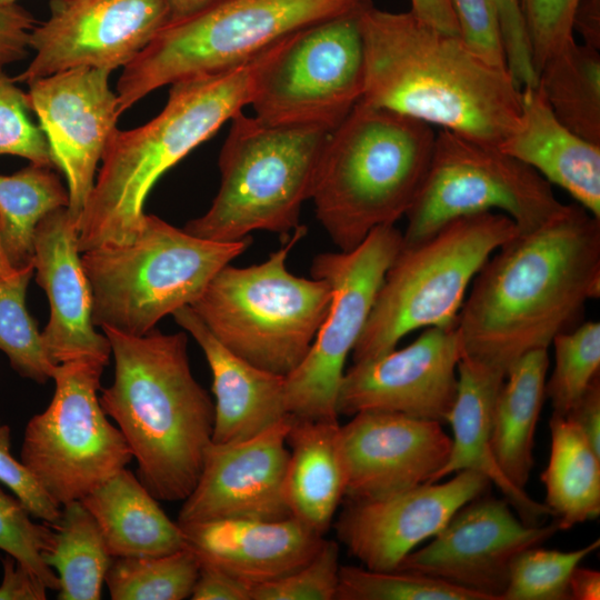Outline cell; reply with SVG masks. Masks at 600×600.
<instances>
[{
    "instance_id": "cell-48",
    "label": "cell",
    "mask_w": 600,
    "mask_h": 600,
    "mask_svg": "<svg viewBox=\"0 0 600 600\" xmlns=\"http://www.w3.org/2000/svg\"><path fill=\"white\" fill-rule=\"evenodd\" d=\"M3 577L0 600H44L46 584L26 566L7 554L2 559Z\"/></svg>"
},
{
    "instance_id": "cell-9",
    "label": "cell",
    "mask_w": 600,
    "mask_h": 600,
    "mask_svg": "<svg viewBox=\"0 0 600 600\" xmlns=\"http://www.w3.org/2000/svg\"><path fill=\"white\" fill-rule=\"evenodd\" d=\"M363 0H221L169 22L126 67L117 83L119 113L156 89L240 66L278 41L356 11Z\"/></svg>"
},
{
    "instance_id": "cell-24",
    "label": "cell",
    "mask_w": 600,
    "mask_h": 600,
    "mask_svg": "<svg viewBox=\"0 0 600 600\" xmlns=\"http://www.w3.org/2000/svg\"><path fill=\"white\" fill-rule=\"evenodd\" d=\"M190 333L212 373L214 422L212 442L251 438L286 418V376L261 369L227 349L190 306L172 313Z\"/></svg>"
},
{
    "instance_id": "cell-54",
    "label": "cell",
    "mask_w": 600,
    "mask_h": 600,
    "mask_svg": "<svg viewBox=\"0 0 600 600\" xmlns=\"http://www.w3.org/2000/svg\"><path fill=\"white\" fill-rule=\"evenodd\" d=\"M17 271L13 269L6 256L2 238H1V220H0V276H8Z\"/></svg>"
},
{
    "instance_id": "cell-5",
    "label": "cell",
    "mask_w": 600,
    "mask_h": 600,
    "mask_svg": "<svg viewBox=\"0 0 600 600\" xmlns=\"http://www.w3.org/2000/svg\"><path fill=\"white\" fill-rule=\"evenodd\" d=\"M436 133L422 121L359 101L328 133L311 200L339 251L406 217L427 174Z\"/></svg>"
},
{
    "instance_id": "cell-46",
    "label": "cell",
    "mask_w": 600,
    "mask_h": 600,
    "mask_svg": "<svg viewBox=\"0 0 600 600\" xmlns=\"http://www.w3.org/2000/svg\"><path fill=\"white\" fill-rule=\"evenodd\" d=\"M36 24L32 14L17 3L0 6V71L27 56Z\"/></svg>"
},
{
    "instance_id": "cell-33",
    "label": "cell",
    "mask_w": 600,
    "mask_h": 600,
    "mask_svg": "<svg viewBox=\"0 0 600 600\" xmlns=\"http://www.w3.org/2000/svg\"><path fill=\"white\" fill-rule=\"evenodd\" d=\"M53 170L30 163L13 174H0L1 238L16 270L33 264L38 222L58 208H68V190Z\"/></svg>"
},
{
    "instance_id": "cell-37",
    "label": "cell",
    "mask_w": 600,
    "mask_h": 600,
    "mask_svg": "<svg viewBox=\"0 0 600 600\" xmlns=\"http://www.w3.org/2000/svg\"><path fill=\"white\" fill-rule=\"evenodd\" d=\"M336 600H486V598L419 573L340 566Z\"/></svg>"
},
{
    "instance_id": "cell-4",
    "label": "cell",
    "mask_w": 600,
    "mask_h": 600,
    "mask_svg": "<svg viewBox=\"0 0 600 600\" xmlns=\"http://www.w3.org/2000/svg\"><path fill=\"white\" fill-rule=\"evenodd\" d=\"M102 331L114 379L100 404L123 434L144 487L157 500L183 501L201 473L214 422V403L191 372L188 337Z\"/></svg>"
},
{
    "instance_id": "cell-17",
    "label": "cell",
    "mask_w": 600,
    "mask_h": 600,
    "mask_svg": "<svg viewBox=\"0 0 600 600\" xmlns=\"http://www.w3.org/2000/svg\"><path fill=\"white\" fill-rule=\"evenodd\" d=\"M462 353L457 322L426 328L402 349L353 362L339 388L338 414L384 411L447 423Z\"/></svg>"
},
{
    "instance_id": "cell-6",
    "label": "cell",
    "mask_w": 600,
    "mask_h": 600,
    "mask_svg": "<svg viewBox=\"0 0 600 600\" xmlns=\"http://www.w3.org/2000/svg\"><path fill=\"white\" fill-rule=\"evenodd\" d=\"M250 244V236L231 242L201 239L146 214L132 242L81 252L93 324L130 336L150 332L167 314L191 306Z\"/></svg>"
},
{
    "instance_id": "cell-8",
    "label": "cell",
    "mask_w": 600,
    "mask_h": 600,
    "mask_svg": "<svg viewBox=\"0 0 600 600\" xmlns=\"http://www.w3.org/2000/svg\"><path fill=\"white\" fill-rule=\"evenodd\" d=\"M306 233V226L297 227L261 263L227 264L190 306L227 349L281 376L304 359L332 299L328 282L298 277L287 268L289 252Z\"/></svg>"
},
{
    "instance_id": "cell-1",
    "label": "cell",
    "mask_w": 600,
    "mask_h": 600,
    "mask_svg": "<svg viewBox=\"0 0 600 600\" xmlns=\"http://www.w3.org/2000/svg\"><path fill=\"white\" fill-rule=\"evenodd\" d=\"M599 297L600 219L563 204L483 263L458 316L462 354L506 374L578 326L586 303Z\"/></svg>"
},
{
    "instance_id": "cell-50",
    "label": "cell",
    "mask_w": 600,
    "mask_h": 600,
    "mask_svg": "<svg viewBox=\"0 0 600 600\" xmlns=\"http://www.w3.org/2000/svg\"><path fill=\"white\" fill-rule=\"evenodd\" d=\"M410 12L423 23L447 34L459 36L450 0H410Z\"/></svg>"
},
{
    "instance_id": "cell-44",
    "label": "cell",
    "mask_w": 600,
    "mask_h": 600,
    "mask_svg": "<svg viewBox=\"0 0 600 600\" xmlns=\"http://www.w3.org/2000/svg\"><path fill=\"white\" fill-rule=\"evenodd\" d=\"M10 446V427L0 421V482L14 493L33 518L56 524L61 516V506L44 491L26 466L11 454Z\"/></svg>"
},
{
    "instance_id": "cell-15",
    "label": "cell",
    "mask_w": 600,
    "mask_h": 600,
    "mask_svg": "<svg viewBox=\"0 0 600 600\" xmlns=\"http://www.w3.org/2000/svg\"><path fill=\"white\" fill-rule=\"evenodd\" d=\"M29 38L34 57L14 82L76 68L113 71L130 63L170 21L164 0H50Z\"/></svg>"
},
{
    "instance_id": "cell-51",
    "label": "cell",
    "mask_w": 600,
    "mask_h": 600,
    "mask_svg": "<svg viewBox=\"0 0 600 600\" xmlns=\"http://www.w3.org/2000/svg\"><path fill=\"white\" fill-rule=\"evenodd\" d=\"M577 31L584 44L600 49V0H581L574 18L573 32Z\"/></svg>"
},
{
    "instance_id": "cell-20",
    "label": "cell",
    "mask_w": 600,
    "mask_h": 600,
    "mask_svg": "<svg viewBox=\"0 0 600 600\" xmlns=\"http://www.w3.org/2000/svg\"><path fill=\"white\" fill-rule=\"evenodd\" d=\"M292 416L237 442L208 446L201 473L183 500L178 523L216 519L279 520L290 517L284 499Z\"/></svg>"
},
{
    "instance_id": "cell-13",
    "label": "cell",
    "mask_w": 600,
    "mask_h": 600,
    "mask_svg": "<svg viewBox=\"0 0 600 600\" xmlns=\"http://www.w3.org/2000/svg\"><path fill=\"white\" fill-rule=\"evenodd\" d=\"M402 244L394 226H381L350 251L317 254L312 278L332 290L328 314L304 359L286 376L289 414L337 421V398L344 364L367 323L387 270Z\"/></svg>"
},
{
    "instance_id": "cell-34",
    "label": "cell",
    "mask_w": 600,
    "mask_h": 600,
    "mask_svg": "<svg viewBox=\"0 0 600 600\" xmlns=\"http://www.w3.org/2000/svg\"><path fill=\"white\" fill-rule=\"evenodd\" d=\"M200 562L187 547L161 556L114 557L104 583L113 600L190 598Z\"/></svg>"
},
{
    "instance_id": "cell-3",
    "label": "cell",
    "mask_w": 600,
    "mask_h": 600,
    "mask_svg": "<svg viewBox=\"0 0 600 600\" xmlns=\"http://www.w3.org/2000/svg\"><path fill=\"white\" fill-rule=\"evenodd\" d=\"M291 37L232 69L171 84L168 101L157 117L138 128L114 132L81 216L80 252L136 239L144 221V201L154 183L251 104L264 71Z\"/></svg>"
},
{
    "instance_id": "cell-27",
    "label": "cell",
    "mask_w": 600,
    "mask_h": 600,
    "mask_svg": "<svg viewBox=\"0 0 600 600\" xmlns=\"http://www.w3.org/2000/svg\"><path fill=\"white\" fill-rule=\"evenodd\" d=\"M287 444L283 490L290 516L324 536L346 493L339 421L292 416Z\"/></svg>"
},
{
    "instance_id": "cell-47",
    "label": "cell",
    "mask_w": 600,
    "mask_h": 600,
    "mask_svg": "<svg viewBox=\"0 0 600 600\" xmlns=\"http://www.w3.org/2000/svg\"><path fill=\"white\" fill-rule=\"evenodd\" d=\"M249 584L212 567L200 566L192 600H251Z\"/></svg>"
},
{
    "instance_id": "cell-38",
    "label": "cell",
    "mask_w": 600,
    "mask_h": 600,
    "mask_svg": "<svg viewBox=\"0 0 600 600\" xmlns=\"http://www.w3.org/2000/svg\"><path fill=\"white\" fill-rule=\"evenodd\" d=\"M599 547L597 539L572 551L526 549L512 561L503 600H569L571 572Z\"/></svg>"
},
{
    "instance_id": "cell-21",
    "label": "cell",
    "mask_w": 600,
    "mask_h": 600,
    "mask_svg": "<svg viewBox=\"0 0 600 600\" xmlns=\"http://www.w3.org/2000/svg\"><path fill=\"white\" fill-rule=\"evenodd\" d=\"M348 500H372L434 478L448 461L442 423L396 412L363 411L340 426Z\"/></svg>"
},
{
    "instance_id": "cell-19",
    "label": "cell",
    "mask_w": 600,
    "mask_h": 600,
    "mask_svg": "<svg viewBox=\"0 0 600 600\" xmlns=\"http://www.w3.org/2000/svg\"><path fill=\"white\" fill-rule=\"evenodd\" d=\"M490 484L481 472L461 470L446 482L424 483L379 499L349 500L336 523L338 539L366 568L394 571L461 507L486 494Z\"/></svg>"
},
{
    "instance_id": "cell-49",
    "label": "cell",
    "mask_w": 600,
    "mask_h": 600,
    "mask_svg": "<svg viewBox=\"0 0 600 600\" xmlns=\"http://www.w3.org/2000/svg\"><path fill=\"white\" fill-rule=\"evenodd\" d=\"M566 417L583 433L600 454V378L593 379Z\"/></svg>"
},
{
    "instance_id": "cell-42",
    "label": "cell",
    "mask_w": 600,
    "mask_h": 600,
    "mask_svg": "<svg viewBox=\"0 0 600 600\" xmlns=\"http://www.w3.org/2000/svg\"><path fill=\"white\" fill-rule=\"evenodd\" d=\"M581 0H520L538 76L542 66L573 42V18Z\"/></svg>"
},
{
    "instance_id": "cell-23",
    "label": "cell",
    "mask_w": 600,
    "mask_h": 600,
    "mask_svg": "<svg viewBox=\"0 0 600 600\" xmlns=\"http://www.w3.org/2000/svg\"><path fill=\"white\" fill-rule=\"evenodd\" d=\"M200 566L219 569L250 587L282 578L308 563L323 543L293 517L216 519L179 524Z\"/></svg>"
},
{
    "instance_id": "cell-35",
    "label": "cell",
    "mask_w": 600,
    "mask_h": 600,
    "mask_svg": "<svg viewBox=\"0 0 600 600\" xmlns=\"http://www.w3.org/2000/svg\"><path fill=\"white\" fill-rule=\"evenodd\" d=\"M33 264L0 276V350L21 377L37 383L52 379L56 363L49 358L41 332L26 307Z\"/></svg>"
},
{
    "instance_id": "cell-31",
    "label": "cell",
    "mask_w": 600,
    "mask_h": 600,
    "mask_svg": "<svg viewBox=\"0 0 600 600\" xmlns=\"http://www.w3.org/2000/svg\"><path fill=\"white\" fill-rule=\"evenodd\" d=\"M43 560L58 572L59 600H99L112 561L101 531L80 500L61 506Z\"/></svg>"
},
{
    "instance_id": "cell-55",
    "label": "cell",
    "mask_w": 600,
    "mask_h": 600,
    "mask_svg": "<svg viewBox=\"0 0 600 600\" xmlns=\"http://www.w3.org/2000/svg\"><path fill=\"white\" fill-rule=\"evenodd\" d=\"M17 0H0V6L16 4Z\"/></svg>"
},
{
    "instance_id": "cell-14",
    "label": "cell",
    "mask_w": 600,
    "mask_h": 600,
    "mask_svg": "<svg viewBox=\"0 0 600 600\" xmlns=\"http://www.w3.org/2000/svg\"><path fill=\"white\" fill-rule=\"evenodd\" d=\"M358 9L291 37L259 82L250 104L257 119L331 132L347 118L364 87Z\"/></svg>"
},
{
    "instance_id": "cell-22",
    "label": "cell",
    "mask_w": 600,
    "mask_h": 600,
    "mask_svg": "<svg viewBox=\"0 0 600 600\" xmlns=\"http://www.w3.org/2000/svg\"><path fill=\"white\" fill-rule=\"evenodd\" d=\"M79 230L67 207L47 213L33 233V268L50 308L41 332L43 347L56 363L94 358L109 362L108 338L92 321V292L78 248Z\"/></svg>"
},
{
    "instance_id": "cell-11",
    "label": "cell",
    "mask_w": 600,
    "mask_h": 600,
    "mask_svg": "<svg viewBox=\"0 0 600 600\" xmlns=\"http://www.w3.org/2000/svg\"><path fill=\"white\" fill-rule=\"evenodd\" d=\"M107 364L94 358L58 363L51 402L26 426L20 461L59 506L81 500L133 459L99 401Z\"/></svg>"
},
{
    "instance_id": "cell-25",
    "label": "cell",
    "mask_w": 600,
    "mask_h": 600,
    "mask_svg": "<svg viewBox=\"0 0 600 600\" xmlns=\"http://www.w3.org/2000/svg\"><path fill=\"white\" fill-rule=\"evenodd\" d=\"M498 148L600 219V146L560 122L538 86L521 88L518 123Z\"/></svg>"
},
{
    "instance_id": "cell-28",
    "label": "cell",
    "mask_w": 600,
    "mask_h": 600,
    "mask_svg": "<svg viewBox=\"0 0 600 600\" xmlns=\"http://www.w3.org/2000/svg\"><path fill=\"white\" fill-rule=\"evenodd\" d=\"M82 504L96 520L110 554L161 556L186 547L181 527L138 477L123 468L88 492Z\"/></svg>"
},
{
    "instance_id": "cell-29",
    "label": "cell",
    "mask_w": 600,
    "mask_h": 600,
    "mask_svg": "<svg viewBox=\"0 0 600 600\" xmlns=\"http://www.w3.org/2000/svg\"><path fill=\"white\" fill-rule=\"evenodd\" d=\"M548 368V349L523 354L508 369L494 404L493 458L502 474L523 490L534 464V433L546 399Z\"/></svg>"
},
{
    "instance_id": "cell-40",
    "label": "cell",
    "mask_w": 600,
    "mask_h": 600,
    "mask_svg": "<svg viewBox=\"0 0 600 600\" xmlns=\"http://www.w3.org/2000/svg\"><path fill=\"white\" fill-rule=\"evenodd\" d=\"M0 71V156L10 154L30 163L57 169L48 139L30 117L27 92Z\"/></svg>"
},
{
    "instance_id": "cell-53",
    "label": "cell",
    "mask_w": 600,
    "mask_h": 600,
    "mask_svg": "<svg viewBox=\"0 0 600 600\" xmlns=\"http://www.w3.org/2000/svg\"><path fill=\"white\" fill-rule=\"evenodd\" d=\"M221 0H164L170 14V21H180L190 18Z\"/></svg>"
},
{
    "instance_id": "cell-18",
    "label": "cell",
    "mask_w": 600,
    "mask_h": 600,
    "mask_svg": "<svg viewBox=\"0 0 600 600\" xmlns=\"http://www.w3.org/2000/svg\"><path fill=\"white\" fill-rule=\"evenodd\" d=\"M111 71L76 68L29 83L32 112L39 119L57 169L67 179L68 212L79 230L102 154L118 130V98Z\"/></svg>"
},
{
    "instance_id": "cell-2",
    "label": "cell",
    "mask_w": 600,
    "mask_h": 600,
    "mask_svg": "<svg viewBox=\"0 0 600 600\" xmlns=\"http://www.w3.org/2000/svg\"><path fill=\"white\" fill-rule=\"evenodd\" d=\"M358 21L364 52L361 102L493 147L514 129L521 88L459 36L370 0L360 4Z\"/></svg>"
},
{
    "instance_id": "cell-45",
    "label": "cell",
    "mask_w": 600,
    "mask_h": 600,
    "mask_svg": "<svg viewBox=\"0 0 600 600\" xmlns=\"http://www.w3.org/2000/svg\"><path fill=\"white\" fill-rule=\"evenodd\" d=\"M500 18L508 70L518 87L538 84L520 0H493Z\"/></svg>"
},
{
    "instance_id": "cell-26",
    "label": "cell",
    "mask_w": 600,
    "mask_h": 600,
    "mask_svg": "<svg viewBox=\"0 0 600 600\" xmlns=\"http://www.w3.org/2000/svg\"><path fill=\"white\" fill-rule=\"evenodd\" d=\"M506 374L462 354L458 363V390L448 422L452 428L451 451L434 482L461 470L484 474L531 526L552 516L546 503L533 500L526 490L513 486L500 471L492 453L493 410Z\"/></svg>"
},
{
    "instance_id": "cell-52",
    "label": "cell",
    "mask_w": 600,
    "mask_h": 600,
    "mask_svg": "<svg viewBox=\"0 0 600 600\" xmlns=\"http://www.w3.org/2000/svg\"><path fill=\"white\" fill-rule=\"evenodd\" d=\"M569 600H599L600 572L577 566L569 578Z\"/></svg>"
},
{
    "instance_id": "cell-43",
    "label": "cell",
    "mask_w": 600,
    "mask_h": 600,
    "mask_svg": "<svg viewBox=\"0 0 600 600\" xmlns=\"http://www.w3.org/2000/svg\"><path fill=\"white\" fill-rule=\"evenodd\" d=\"M450 2L462 42L489 64L508 70L500 18L493 0Z\"/></svg>"
},
{
    "instance_id": "cell-16",
    "label": "cell",
    "mask_w": 600,
    "mask_h": 600,
    "mask_svg": "<svg viewBox=\"0 0 600 600\" xmlns=\"http://www.w3.org/2000/svg\"><path fill=\"white\" fill-rule=\"evenodd\" d=\"M503 498L480 496L461 507L423 548L411 551L394 571L419 573L503 600L512 561L541 546L560 529L557 521L527 524Z\"/></svg>"
},
{
    "instance_id": "cell-41",
    "label": "cell",
    "mask_w": 600,
    "mask_h": 600,
    "mask_svg": "<svg viewBox=\"0 0 600 600\" xmlns=\"http://www.w3.org/2000/svg\"><path fill=\"white\" fill-rule=\"evenodd\" d=\"M339 570V546L324 539L316 556L303 567L252 587L251 600H336Z\"/></svg>"
},
{
    "instance_id": "cell-39",
    "label": "cell",
    "mask_w": 600,
    "mask_h": 600,
    "mask_svg": "<svg viewBox=\"0 0 600 600\" xmlns=\"http://www.w3.org/2000/svg\"><path fill=\"white\" fill-rule=\"evenodd\" d=\"M31 517L17 497L0 490V549L31 570L48 589L58 590V576L43 560L53 539V527L36 523Z\"/></svg>"
},
{
    "instance_id": "cell-12",
    "label": "cell",
    "mask_w": 600,
    "mask_h": 600,
    "mask_svg": "<svg viewBox=\"0 0 600 600\" xmlns=\"http://www.w3.org/2000/svg\"><path fill=\"white\" fill-rule=\"evenodd\" d=\"M562 207L551 184L528 164L498 147L441 129L424 180L406 214L402 244L417 243L454 219L497 210L526 232Z\"/></svg>"
},
{
    "instance_id": "cell-7",
    "label": "cell",
    "mask_w": 600,
    "mask_h": 600,
    "mask_svg": "<svg viewBox=\"0 0 600 600\" xmlns=\"http://www.w3.org/2000/svg\"><path fill=\"white\" fill-rule=\"evenodd\" d=\"M328 133L318 127L269 126L237 113L219 154L218 193L208 211L183 230L219 242L260 230L288 236L300 226L302 204L311 199Z\"/></svg>"
},
{
    "instance_id": "cell-10",
    "label": "cell",
    "mask_w": 600,
    "mask_h": 600,
    "mask_svg": "<svg viewBox=\"0 0 600 600\" xmlns=\"http://www.w3.org/2000/svg\"><path fill=\"white\" fill-rule=\"evenodd\" d=\"M504 213L461 217L401 248L386 272L353 362L396 348L408 333L458 322L466 292L488 258L519 233Z\"/></svg>"
},
{
    "instance_id": "cell-30",
    "label": "cell",
    "mask_w": 600,
    "mask_h": 600,
    "mask_svg": "<svg viewBox=\"0 0 600 600\" xmlns=\"http://www.w3.org/2000/svg\"><path fill=\"white\" fill-rule=\"evenodd\" d=\"M548 466L541 474L546 506L560 530L600 514V454L566 416L552 413Z\"/></svg>"
},
{
    "instance_id": "cell-36",
    "label": "cell",
    "mask_w": 600,
    "mask_h": 600,
    "mask_svg": "<svg viewBox=\"0 0 600 600\" xmlns=\"http://www.w3.org/2000/svg\"><path fill=\"white\" fill-rule=\"evenodd\" d=\"M554 368L546 381L553 413L566 416L600 372V323L588 321L557 334Z\"/></svg>"
},
{
    "instance_id": "cell-32",
    "label": "cell",
    "mask_w": 600,
    "mask_h": 600,
    "mask_svg": "<svg viewBox=\"0 0 600 600\" xmlns=\"http://www.w3.org/2000/svg\"><path fill=\"white\" fill-rule=\"evenodd\" d=\"M556 117L579 137L600 146V53L576 40L538 72V84Z\"/></svg>"
}]
</instances>
